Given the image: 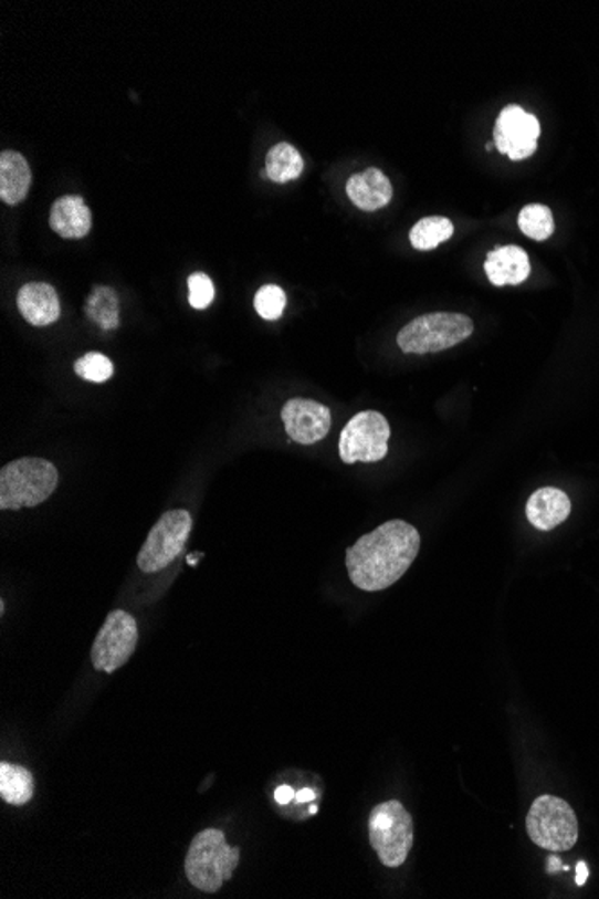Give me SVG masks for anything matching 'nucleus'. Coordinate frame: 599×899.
<instances>
[{
  "label": "nucleus",
  "instance_id": "f257e3e1",
  "mask_svg": "<svg viewBox=\"0 0 599 899\" xmlns=\"http://www.w3.org/2000/svg\"><path fill=\"white\" fill-rule=\"evenodd\" d=\"M419 550V530L393 519L348 547V576L354 586L368 593L388 589L404 576Z\"/></svg>",
  "mask_w": 599,
  "mask_h": 899
},
{
  "label": "nucleus",
  "instance_id": "f03ea898",
  "mask_svg": "<svg viewBox=\"0 0 599 899\" xmlns=\"http://www.w3.org/2000/svg\"><path fill=\"white\" fill-rule=\"evenodd\" d=\"M241 860V849L230 847L221 829H203L192 838L186 857L187 880L207 895H216L224 881L232 880Z\"/></svg>",
  "mask_w": 599,
  "mask_h": 899
},
{
  "label": "nucleus",
  "instance_id": "7ed1b4c3",
  "mask_svg": "<svg viewBox=\"0 0 599 899\" xmlns=\"http://www.w3.org/2000/svg\"><path fill=\"white\" fill-rule=\"evenodd\" d=\"M57 469L43 458H20L0 471V509H33L54 494Z\"/></svg>",
  "mask_w": 599,
  "mask_h": 899
},
{
  "label": "nucleus",
  "instance_id": "20e7f679",
  "mask_svg": "<svg viewBox=\"0 0 599 899\" xmlns=\"http://www.w3.org/2000/svg\"><path fill=\"white\" fill-rule=\"evenodd\" d=\"M474 331V322L460 313H429L409 322L399 336L400 351L406 354H429L456 347Z\"/></svg>",
  "mask_w": 599,
  "mask_h": 899
},
{
  "label": "nucleus",
  "instance_id": "39448f33",
  "mask_svg": "<svg viewBox=\"0 0 599 899\" xmlns=\"http://www.w3.org/2000/svg\"><path fill=\"white\" fill-rule=\"evenodd\" d=\"M368 835L382 866L400 867L413 847V818L399 801H386L371 809Z\"/></svg>",
  "mask_w": 599,
  "mask_h": 899
},
{
  "label": "nucleus",
  "instance_id": "423d86ee",
  "mask_svg": "<svg viewBox=\"0 0 599 899\" xmlns=\"http://www.w3.org/2000/svg\"><path fill=\"white\" fill-rule=\"evenodd\" d=\"M529 838L551 853L569 851L578 840L575 809L555 795H540L526 817Z\"/></svg>",
  "mask_w": 599,
  "mask_h": 899
},
{
  "label": "nucleus",
  "instance_id": "0eeeda50",
  "mask_svg": "<svg viewBox=\"0 0 599 899\" xmlns=\"http://www.w3.org/2000/svg\"><path fill=\"white\" fill-rule=\"evenodd\" d=\"M192 532V518L187 510H169L158 519L146 543L140 547L137 566L144 573H158L180 557Z\"/></svg>",
  "mask_w": 599,
  "mask_h": 899
},
{
  "label": "nucleus",
  "instance_id": "6e6552de",
  "mask_svg": "<svg viewBox=\"0 0 599 899\" xmlns=\"http://www.w3.org/2000/svg\"><path fill=\"white\" fill-rule=\"evenodd\" d=\"M391 429L379 411H361L339 435V457L347 466L379 462L388 454Z\"/></svg>",
  "mask_w": 599,
  "mask_h": 899
},
{
  "label": "nucleus",
  "instance_id": "1a4fd4ad",
  "mask_svg": "<svg viewBox=\"0 0 599 899\" xmlns=\"http://www.w3.org/2000/svg\"><path fill=\"white\" fill-rule=\"evenodd\" d=\"M138 642V627L132 614L112 610L92 645V665L97 671L114 673L134 656Z\"/></svg>",
  "mask_w": 599,
  "mask_h": 899
},
{
  "label": "nucleus",
  "instance_id": "9d476101",
  "mask_svg": "<svg viewBox=\"0 0 599 899\" xmlns=\"http://www.w3.org/2000/svg\"><path fill=\"white\" fill-rule=\"evenodd\" d=\"M538 135L540 124L537 117L524 112L521 106H506L495 121L494 144L500 153L508 155L512 160L532 157L537 149Z\"/></svg>",
  "mask_w": 599,
  "mask_h": 899
},
{
  "label": "nucleus",
  "instance_id": "9b49d317",
  "mask_svg": "<svg viewBox=\"0 0 599 899\" xmlns=\"http://www.w3.org/2000/svg\"><path fill=\"white\" fill-rule=\"evenodd\" d=\"M282 420L291 440L313 446L330 431V409L311 399H291L282 408Z\"/></svg>",
  "mask_w": 599,
  "mask_h": 899
},
{
  "label": "nucleus",
  "instance_id": "f8f14e48",
  "mask_svg": "<svg viewBox=\"0 0 599 899\" xmlns=\"http://www.w3.org/2000/svg\"><path fill=\"white\" fill-rule=\"evenodd\" d=\"M17 305L25 322L34 327H48L62 314L56 290L48 282H28L20 288Z\"/></svg>",
  "mask_w": 599,
  "mask_h": 899
},
{
  "label": "nucleus",
  "instance_id": "ddd939ff",
  "mask_svg": "<svg viewBox=\"0 0 599 899\" xmlns=\"http://www.w3.org/2000/svg\"><path fill=\"white\" fill-rule=\"evenodd\" d=\"M485 272L494 286H517L528 279L532 264L523 248L501 247L488 253Z\"/></svg>",
  "mask_w": 599,
  "mask_h": 899
},
{
  "label": "nucleus",
  "instance_id": "4468645a",
  "mask_svg": "<svg viewBox=\"0 0 599 899\" xmlns=\"http://www.w3.org/2000/svg\"><path fill=\"white\" fill-rule=\"evenodd\" d=\"M347 195L357 209L374 212L390 203L393 187L385 173L379 171L376 167H370L367 171L357 173L350 177L347 184Z\"/></svg>",
  "mask_w": 599,
  "mask_h": 899
},
{
  "label": "nucleus",
  "instance_id": "2eb2a0df",
  "mask_svg": "<svg viewBox=\"0 0 599 899\" xmlns=\"http://www.w3.org/2000/svg\"><path fill=\"white\" fill-rule=\"evenodd\" d=\"M569 514H571V500L553 487H544V489L533 492L526 504L529 523L543 532L557 529L558 524L569 518Z\"/></svg>",
  "mask_w": 599,
  "mask_h": 899
},
{
  "label": "nucleus",
  "instance_id": "dca6fc26",
  "mask_svg": "<svg viewBox=\"0 0 599 899\" xmlns=\"http://www.w3.org/2000/svg\"><path fill=\"white\" fill-rule=\"evenodd\" d=\"M51 229L65 239H82L92 229V212L82 196H62L51 207Z\"/></svg>",
  "mask_w": 599,
  "mask_h": 899
},
{
  "label": "nucleus",
  "instance_id": "f3484780",
  "mask_svg": "<svg viewBox=\"0 0 599 899\" xmlns=\"http://www.w3.org/2000/svg\"><path fill=\"white\" fill-rule=\"evenodd\" d=\"M31 187V169L19 151L0 155V200L17 205L25 200Z\"/></svg>",
  "mask_w": 599,
  "mask_h": 899
},
{
  "label": "nucleus",
  "instance_id": "a211bd4d",
  "mask_svg": "<svg viewBox=\"0 0 599 899\" xmlns=\"http://www.w3.org/2000/svg\"><path fill=\"white\" fill-rule=\"evenodd\" d=\"M33 774L25 766L2 763L0 765V797L11 806H24L33 799Z\"/></svg>",
  "mask_w": 599,
  "mask_h": 899
},
{
  "label": "nucleus",
  "instance_id": "6ab92c4d",
  "mask_svg": "<svg viewBox=\"0 0 599 899\" xmlns=\"http://www.w3.org/2000/svg\"><path fill=\"white\" fill-rule=\"evenodd\" d=\"M304 171V160L295 146L276 144L266 155V177L275 184L295 180Z\"/></svg>",
  "mask_w": 599,
  "mask_h": 899
},
{
  "label": "nucleus",
  "instance_id": "aec40b11",
  "mask_svg": "<svg viewBox=\"0 0 599 899\" xmlns=\"http://www.w3.org/2000/svg\"><path fill=\"white\" fill-rule=\"evenodd\" d=\"M452 233H454L452 221L442 216H431V218L420 219L419 223L414 224L409 232V241L420 252H428L451 239Z\"/></svg>",
  "mask_w": 599,
  "mask_h": 899
},
{
  "label": "nucleus",
  "instance_id": "412c9836",
  "mask_svg": "<svg viewBox=\"0 0 599 899\" xmlns=\"http://www.w3.org/2000/svg\"><path fill=\"white\" fill-rule=\"evenodd\" d=\"M86 314L105 331L119 327V300L115 291L109 288H96L86 302Z\"/></svg>",
  "mask_w": 599,
  "mask_h": 899
},
{
  "label": "nucleus",
  "instance_id": "4be33fe9",
  "mask_svg": "<svg viewBox=\"0 0 599 899\" xmlns=\"http://www.w3.org/2000/svg\"><path fill=\"white\" fill-rule=\"evenodd\" d=\"M518 229L535 241H546L555 232L551 210L546 205H528L518 215Z\"/></svg>",
  "mask_w": 599,
  "mask_h": 899
},
{
  "label": "nucleus",
  "instance_id": "5701e85b",
  "mask_svg": "<svg viewBox=\"0 0 599 899\" xmlns=\"http://www.w3.org/2000/svg\"><path fill=\"white\" fill-rule=\"evenodd\" d=\"M77 376L91 383H105L114 376V363L105 354L88 353L74 363Z\"/></svg>",
  "mask_w": 599,
  "mask_h": 899
},
{
  "label": "nucleus",
  "instance_id": "b1692460",
  "mask_svg": "<svg viewBox=\"0 0 599 899\" xmlns=\"http://www.w3.org/2000/svg\"><path fill=\"white\" fill-rule=\"evenodd\" d=\"M253 305L261 318L270 320V322L279 320L286 310V293L275 284H267L258 291Z\"/></svg>",
  "mask_w": 599,
  "mask_h": 899
},
{
  "label": "nucleus",
  "instance_id": "393cba45",
  "mask_svg": "<svg viewBox=\"0 0 599 899\" xmlns=\"http://www.w3.org/2000/svg\"><path fill=\"white\" fill-rule=\"evenodd\" d=\"M187 284H189V304L195 310H207L214 302V284L209 275L192 273Z\"/></svg>",
  "mask_w": 599,
  "mask_h": 899
},
{
  "label": "nucleus",
  "instance_id": "a878e982",
  "mask_svg": "<svg viewBox=\"0 0 599 899\" xmlns=\"http://www.w3.org/2000/svg\"><path fill=\"white\" fill-rule=\"evenodd\" d=\"M293 794H295V792L291 791L290 786H281L275 794L276 801H279V803H287V801L293 797Z\"/></svg>",
  "mask_w": 599,
  "mask_h": 899
},
{
  "label": "nucleus",
  "instance_id": "bb28decb",
  "mask_svg": "<svg viewBox=\"0 0 599 899\" xmlns=\"http://www.w3.org/2000/svg\"><path fill=\"white\" fill-rule=\"evenodd\" d=\"M587 876H589V871H587V866L586 864H584V861H580V864H578V875H576V884H578V886H584V884H586Z\"/></svg>",
  "mask_w": 599,
  "mask_h": 899
}]
</instances>
